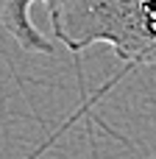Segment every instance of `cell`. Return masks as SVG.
Listing matches in <instances>:
<instances>
[{"label": "cell", "instance_id": "cell-1", "mask_svg": "<svg viewBox=\"0 0 156 159\" xmlns=\"http://www.w3.org/2000/svg\"><path fill=\"white\" fill-rule=\"evenodd\" d=\"M50 25L73 53L106 42L126 61L156 64V0H61Z\"/></svg>", "mask_w": 156, "mask_h": 159}, {"label": "cell", "instance_id": "cell-2", "mask_svg": "<svg viewBox=\"0 0 156 159\" xmlns=\"http://www.w3.org/2000/svg\"><path fill=\"white\" fill-rule=\"evenodd\" d=\"M33 3H45L47 6V14L56 11V6L61 0H3V8H0V20H3V28L6 34H11V39L31 56H53L56 53V45L50 39H45L33 20H31V6Z\"/></svg>", "mask_w": 156, "mask_h": 159}]
</instances>
